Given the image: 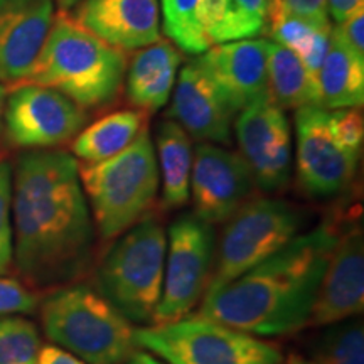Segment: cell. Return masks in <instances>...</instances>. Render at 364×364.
Returning a JSON list of instances; mask_svg holds the SVG:
<instances>
[{"label": "cell", "mask_w": 364, "mask_h": 364, "mask_svg": "<svg viewBox=\"0 0 364 364\" xmlns=\"http://www.w3.org/2000/svg\"><path fill=\"white\" fill-rule=\"evenodd\" d=\"M311 356H292L289 364H364V326L349 318L327 326Z\"/></svg>", "instance_id": "obj_25"}, {"label": "cell", "mask_w": 364, "mask_h": 364, "mask_svg": "<svg viewBox=\"0 0 364 364\" xmlns=\"http://www.w3.org/2000/svg\"><path fill=\"white\" fill-rule=\"evenodd\" d=\"M361 150L344 139L331 110H295V172L302 193L316 199L346 193L356 177Z\"/></svg>", "instance_id": "obj_9"}, {"label": "cell", "mask_w": 364, "mask_h": 364, "mask_svg": "<svg viewBox=\"0 0 364 364\" xmlns=\"http://www.w3.org/2000/svg\"><path fill=\"white\" fill-rule=\"evenodd\" d=\"M216 260L213 225L198 216L177 218L169 228L162 295L152 324L188 316L206 294Z\"/></svg>", "instance_id": "obj_10"}, {"label": "cell", "mask_w": 364, "mask_h": 364, "mask_svg": "<svg viewBox=\"0 0 364 364\" xmlns=\"http://www.w3.org/2000/svg\"><path fill=\"white\" fill-rule=\"evenodd\" d=\"M363 309L364 240L361 226L354 225L343 235H338L309 324H338L363 314Z\"/></svg>", "instance_id": "obj_14"}, {"label": "cell", "mask_w": 364, "mask_h": 364, "mask_svg": "<svg viewBox=\"0 0 364 364\" xmlns=\"http://www.w3.org/2000/svg\"><path fill=\"white\" fill-rule=\"evenodd\" d=\"M240 156L255 184L265 193L287 188L292 174V129L285 110L262 98L238 113L235 124Z\"/></svg>", "instance_id": "obj_12"}, {"label": "cell", "mask_w": 364, "mask_h": 364, "mask_svg": "<svg viewBox=\"0 0 364 364\" xmlns=\"http://www.w3.org/2000/svg\"><path fill=\"white\" fill-rule=\"evenodd\" d=\"M41 339L36 326L19 316L0 317V364H39Z\"/></svg>", "instance_id": "obj_27"}, {"label": "cell", "mask_w": 364, "mask_h": 364, "mask_svg": "<svg viewBox=\"0 0 364 364\" xmlns=\"http://www.w3.org/2000/svg\"><path fill=\"white\" fill-rule=\"evenodd\" d=\"M167 236L156 218L127 230L97 268V292L130 322L150 326L162 295Z\"/></svg>", "instance_id": "obj_6"}, {"label": "cell", "mask_w": 364, "mask_h": 364, "mask_svg": "<svg viewBox=\"0 0 364 364\" xmlns=\"http://www.w3.org/2000/svg\"><path fill=\"white\" fill-rule=\"evenodd\" d=\"M318 107L326 110L361 108L364 103V58L349 48L332 27L329 49L317 73Z\"/></svg>", "instance_id": "obj_20"}, {"label": "cell", "mask_w": 364, "mask_h": 364, "mask_svg": "<svg viewBox=\"0 0 364 364\" xmlns=\"http://www.w3.org/2000/svg\"><path fill=\"white\" fill-rule=\"evenodd\" d=\"M39 364H88L58 346H44L39 353Z\"/></svg>", "instance_id": "obj_33"}, {"label": "cell", "mask_w": 364, "mask_h": 364, "mask_svg": "<svg viewBox=\"0 0 364 364\" xmlns=\"http://www.w3.org/2000/svg\"><path fill=\"white\" fill-rule=\"evenodd\" d=\"M127 65L124 51L88 33L68 11H59L39 56L19 85L56 90L83 110H102L120 97Z\"/></svg>", "instance_id": "obj_3"}, {"label": "cell", "mask_w": 364, "mask_h": 364, "mask_svg": "<svg viewBox=\"0 0 364 364\" xmlns=\"http://www.w3.org/2000/svg\"><path fill=\"white\" fill-rule=\"evenodd\" d=\"M86 122V110L56 90L36 85L9 88L4 125L7 139L17 147H56L75 139Z\"/></svg>", "instance_id": "obj_11"}, {"label": "cell", "mask_w": 364, "mask_h": 364, "mask_svg": "<svg viewBox=\"0 0 364 364\" xmlns=\"http://www.w3.org/2000/svg\"><path fill=\"white\" fill-rule=\"evenodd\" d=\"M265 31L275 44L292 51L317 76L329 49L331 21L307 19L290 12L279 0H268Z\"/></svg>", "instance_id": "obj_21"}, {"label": "cell", "mask_w": 364, "mask_h": 364, "mask_svg": "<svg viewBox=\"0 0 364 364\" xmlns=\"http://www.w3.org/2000/svg\"><path fill=\"white\" fill-rule=\"evenodd\" d=\"M290 12L312 21H331L327 0H279Z\"/></svg>", "instance_id": "obj_31"}, {"label": "cell", "mask_w": 364, "mask_h": 364, "mask_svg": "<svg viewBox=\"0 0 364 364\" xmlns=\"http://www.w3.org/2000/svg\"><path fill=\"white\" fill-rule=\"evenodd\" d=\"M268 98L282 110L318 107L317 76L292 51L268 41Z\"/></svg>", "instance_id": "obj_24"}, {"label": "cell", "mask_w": 364, "mask_h": 364, "mask_svg": "<svg viewBox=\"0 0 364 364\" xmlns=\"http://www.w3.org/2000/svg\"><path fill=\"white\" fill-rule=\"evenodd\" d=\"M167 117L179 124L189 136L208 144H231L233 118L220 88L196 61H191L177 75Z\"/></svg>", "instance_id": "obj_15"}, {"label": "cell", "mask_w": 364, "mask_h": 364, "mask_svg": "<svg viewBox=\"0 0 364 364\" xmlns=\"http://www.w3.org/2000/svg\"><path fill=\"white\" fill-rule=\"evenodd\" d=\"M73 19L120 51H136L161 39L159 0H80Z\"/></svg>", "instance_id": "obj_18"}, {"label": "cell", "mask_w": 364, "mask_h": 364, "mask_svg": "<svg viewBox=\"0 0 364 364\" xmlns=\"http://www.w3.org/2000/svg\"><path fill=\"white\" fill-rule=\"evenodd\" d=\"M268 41L245 39L213 46L194 61L215 81L236 115L248 105L268 98Z\"/></svg>", "instance_id": "obj_16"}, {"label": "cell", "mask_w": 364, "mask_h": 364, "mask_svg": "<svg viewBox=\"0 0 364 364\" xmlns=\"http://www.w3.org/2000/svg\"><path fill=\"white\" fill-rule=\"evenodd\" d=\"M129 364H164V363L159 361L157 358H154L152 354L142 351V353H135L134 356L129 359Z\"/></svg>", "instance_id": "obj_34"}, {"label": "cell", "mask_w": 364, "mask_h": 364, "mask_svg": "<svg viewBox=\"0 0 364 364\" xmlns=\"http://www.w3.org/2000/svg\"><path fill=\"white\" fill-rule=\"evenodd\" d=\"M14 260L31 284H68L88 270L95 226L78 161L63 150H31L12 171Z\"/></svg>", "instance_id": "obj_1"}, {"label": "cell", "mask_w": 364, "mask_h": 364, "mask_svg": "<svg viewBox=\"0 0 364 364\" xmlns=\"http://www.w3.org/2000/svg\"><path fill=\"white\" fill-rule=\"evenodd\" d=\"M56 2L59 6V11H70V9L75 7L80 0H56Z\"/></svg>", "instance_id": "obj_36"}, {"label": "cell", "mask_w": 364, "mask_h": 364, "mask_svg": "<svg viewBox=\"0 0 364 364\" xmlns=\"http://www.w3.org/2000/svg\"><path fill=\"white\" fill-rule=\"evenodd\" d=\"M306 215L294 204L272 198L252 199L226 221L208 290L238 279L300 235ZM206 290V292H208Z\"/></svg>", "instance_id": "obj_8"}, {"label": "cell", "mask_w": 364, "mask_h": 364, "mask_svg": "<svg viewBox=\"0 0 364 364\" xmlns=\"http://www.w3.org/2000/svg\"><path fill=\"white\" fill-rule=\"evenodd\" d=\"M364 9V0H327V11L329 17L336 21V24L351 17L353 14Z\"/></svg>", "instance_id": "obj_32"}, {"label": "cell", "mask_w": 364, "mask_h": 364, "mask_svg": "<svg viewBox=\"0 0 364 364\" xmlns=\"http://www.w3.org/2000/svg\"><path fill=\"white\" fill-rule=\"evenodd\" d=\"M336 29H338L341 38L348 43L349 48L364 58V9L341 22Z\"/></svg>", "instance_id": "obj_30"}, {"label": "cell", "mask_w": 364, "mask_h": 364, "mask_svg": "<svg viewBox=\"0 0 364 364\" xmlns=\"http://www.w3.org/2000/svg\"><path fill=\"white\" fill-rule=\"evenodd\" d=\"M201 4L203 0H159L164 34L181 53L191 56H201L213 48L199 24Z\"/></svg>", "instance_id": "obj_26"}, {"label": "cell", "mask_w": 364, "mask_h": 364, "mask_svg": "<svg viewBox=\"0 0 364 364\" xmlns=\"http://www.w3.org/2000/svg\"><path fill=\"white\" fill-rule=\"evenodd\" d=\"M41 318L53 343L88 364H124L135 354L132 322L88 285L59 289Z\"/></svg>", "instance_id": "obj_5"}, {"label": "cell", "mask_w": 364, "mask_h": 364, "mask_svg": "<svg viewBox=\"0 0 364 364\" xmlns=\"http://www.w3.org/2000/svg\"><path fill=\"white\" fill-rule=\"evenodd\" d=\"M7 95H9L7 85H4L2 81H0V132H2V127H4V112H6Z\"/></svg>", "instance_id": "obj_35"}, {"label": "cell", "mask_w": 364, "mask_h": 364, "mask_svg": "<svg viewBox=\"0 0 364 364\" xmlns=\"http://www.w3.org/2000/svg\"><path fill=\"white\" fill-rule=\"evenodd\" d=\"M255 191L252 171L240 154L216 144L198 145L189 188L194 216L209 225H221L252 201Z\"/></svg>", "instance_id": "obj_13"}, {"label": "cell", "mask_w": 364, "mask_h": 364, "mask_svg": "<svg viewBox=\"0 0 364 364\" xmlns=\"http://www.w3.org/2000/svg\"><path fill=\"white\" fill-rule=\"evenodd\" d=\"M181 63V51L167 39L136 49L125 73V93L132 107L147 115H154L166 107Z\"/></svg>", "instance_id": "obj_19"}, {"label": "cell", "mask_w": 364, "mask_h": 364, "mask_svg": "<svg viewBox=\"0 0 364 364\" xmlns=\"http://www.w3.org/2000/svg\"><path fill=\"white\" fill-rule=\"evenodd\" d=\"M156 145L162 206L179 209L191 198V171L194 157L191 136L177 122L166 118L157 127Z\"/></svg>", "instance_id": "obj_22"}, {"label": "cell", "mask_w": 364, "mask_h": 364, "mask_svg": "<svg viewBox=\"0 0 364 364\" xmlns=\"http://www.w3.org/2000/svg\"><path fill=\"white\" fill-rule=\"evenodd\" d=\"M338 231L300 233L238 279L204 294L199 314L257 338L289 336L311 322Z\"/></svg>", "instance_id": "obj_2"}, {"label": "cell", "mask_w": 364, "mask_h": 364, "mask_svg": "<svg viewBox=\"0 0 364 364\" xmlns=\"http://www.w3.org/2000/svg\"><path fill=\"white\" fill-rule=\"evenodd\" d=\"M78 174L98 235L103 240L124 235L152 209L161 188L149 127L115 157L78 164Z\"/></svg>", "instance_id": "obj_4"}, {"label": "cell", "mask_w": 364, "mask_h": 364, "mask_svg": "<svg viewBox=\"0 0 364 364\" xmlns=\"http://www.w3.org/2000/svg\"><path fill=\"white\" fill-rule=\"evenodd\" d=\"M147 113L118 110L85 127L73 140V154L83 162L95 164L115 157L147 127Z\"/></svg>", "instance_id": "obj_23"}, {"label": "cell", "mask_w": 364, "mask_h": 364, "mask_svg": "<svg viewBox=\"0 0 364 364\" xmlns=\"http://www.w3.org/2000/svg\"><path fill=\"white\" fill-rule=\"evenodd\" d=\"M54 19V0H0V81L14 88L29 75Z\"/></svg>", "instance_id": "obj_17"}, {"label": "cell", "mask_w": 364, "mask_h": 364, "mask_svg": "<svg viewBox=\"0 0 364 364\" xmlns=\"http://www.w3.org/2000/svg\"><path fill=\"white\" fill-rule=\"evenodd\" d=\"M14 260L12 228V166L0 161V275H4Z\"/></svg>", "instance_id": "obj_28"}, {"label": "cell", "mask_w": 364, "mask_h": 364, "mask_svg": "<svg viewBox=\"0 0 364 364\" xmlns=\"http://www.w3.org/2000/svg\"><path fill=\"white\" fill-rule=\"evenodd\" d=\"M39 306L38 294L19 280L0 275V317L33 314Z\"/></svg>", "instance_id": "obj_29"}, {"label": "cell", "mask_w": 364, "mask_h": 364, "mask_svg": "<svg viewBox=\"0 0 364 364\" xmlns=\"http://www.w3.org/2000/svg\"><path fill=\"white\" fill-rule=\"evenodd\" d=\"M134 339L164 364H284L279 346L201 314L139 327Z\"/></svg>", "instance_id": "obj_7"}]
</instances>
